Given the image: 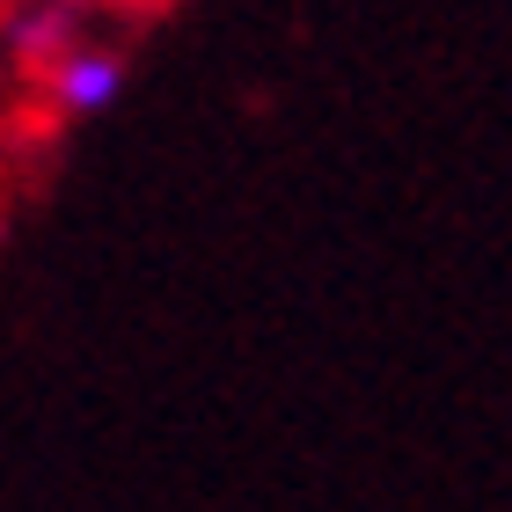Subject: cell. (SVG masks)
I'll return each mask as SVG.
<instances>
[{"instance_id":"cell-1","label":"cell","mask_w":512,"mask_h":512,"mask_svg":"<svg viewBox=\"0 0 512 512\" xmlns=\"http://www.w3.org/2000/svg\"><path fill=\"white\" fill-rule=\"evenodd\" d=\"M44 81H52V103L66 118H103L125 96V59L103 52V44H74V52H59L44 66Z\"/></svg>"},{"instance_id":"cell-2","label":"cell","mask_w":512,"mask_h":512,"mask_svg":"<svg viewBox=\"0 0 512 512\" xmlns=\"http://www.w3.org/2000/svg\"><path fill=\"white\" fill-rule=\"evenodd\" d=\"M15 52L30 59V66H52L59 52H74V22H66L59 8H37V15H22V22H15Z\"/></svg>"}]
</instances>
